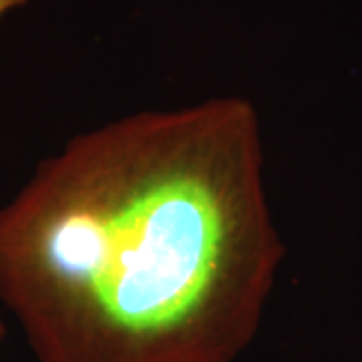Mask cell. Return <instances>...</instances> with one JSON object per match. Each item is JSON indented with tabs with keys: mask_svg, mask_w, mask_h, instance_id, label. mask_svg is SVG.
Segmentation results:
<instances>
[{
	"mask_svg": "<svg viewBox=\"0 0 362 362\" xmlns=\"http://www.w3.org/2000/svg\"><path fill=\"white\" fill-rule=\"evenodd\" d=\"M284 252L258 111L214 97L42 159L0 207V300L40 362H232Z\"/></svg>",
	"mask_w": 362,
	"mask_h": 362,
	"instance_id": "6da1fadb",
	"label": "cell"
},
{
	"mask_svg": "<svg viewBox=\"0 0 362 362\" xmlns=\"http://www.w3.org/2000/svg\"><path fill=\"white\" fill-rule=\"evenodd\" d=\"M4 332H6V328H4V324H2V320H0V340L4 338Z\"/></svg>",
	"mask_w": 362,
	"mask_h": 362,
	"instance_id": "7a4b0ae2",
	"label": "cell"
}]
</instances>
